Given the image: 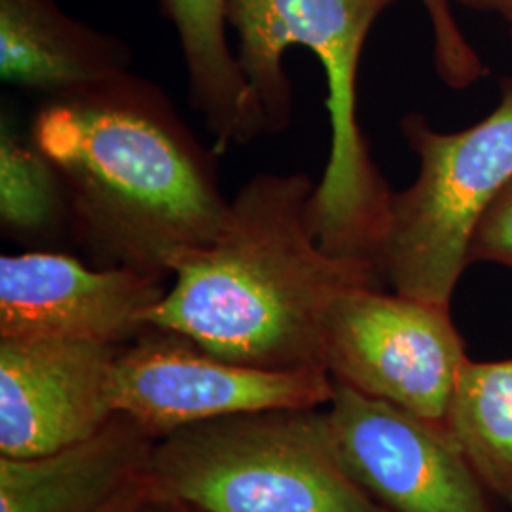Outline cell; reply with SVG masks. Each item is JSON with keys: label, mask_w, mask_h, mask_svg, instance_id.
Instances as JSON below:
<instances>
[{"label": "cell", "mask_w": 512, "mask_h": 512, "mask_svg": "<svg viewBox=\"0 0 512 512\" xmlns=\"http://www.w3.org/2000/svg\"><path fill=\"white\" fill-rule=\"evenodd\" d=\"M31 139L69 200L71 236L97 266L171 275L217 238L230 202L215 158L162 90L128 73L46 99Z\"/></svg>", "instance_id": "6da1fadb"}, {"label": "cell", "mask_w": 512, "mask_h": 512, "mask_svg": "<svg viewBox=\"0 0 512 512\" xmlns=\"http://www.w3.org/2000/svg\"><path fill=\"white\" fill-rule=\"evenodd\" d=\"M315 186L300 171L258 173L243 184L217 238L173 258L175 281L148 327L239 365L327 372L332 302L382 283L365 262L321 247L308 219Z\"/></svg>", "instance_id": "7a4b0ae2"}, {"label": "cell", "mask_w": 512, "mask_h": 512, "mask_svg": "<svg viewBox=\"0 0 512 512\" xmlns=\"http://www.w3.org/2000/svg\"><path fill=\"white\" fill-rule=\"evenodd\" d=\"M397 0H232L230 27L238 59L268 133L287 128L293 88L283 69L291 46L317 55L327 76L330 152L308 207L311 230L325 251L372 260L384 230L391 190L370 158L357 118V78L366 38Z\"/></svg>", "instance_id": "3957f363"}, {"label": "cell", "mask_w": 512, "mask_h": 512, "mask_svg": "<svg viewBox=\"0 0 512 512\" xmlns=\"http://www.w3.org/2000/svg\"><path fill=\"white\" fill-rule=\"evenodd\" d=\"M150 486L200 512H387L351 475L327 408L205 421L156 440Z\"/></svg>", "instance_id": "277c9868"}, {"label": "cell", "mask_w": 512, "mask_h": 512, "mask_svg": "<svg viewBox=\"0 0 512 512\" xmlns=\"http://www.w3.org/2000/svg\"><path fill=\"white\" fill-rule=\"evenodd\" d=\"M416 181L391 192L374 272L391 291L450 306L484 213L512 181V80L486 118L442 133L412 112L401 122Z\"/></svg>", "instance_id": "5b68a950"}, {"label": "cell", "mask_w": 512, "mask_h": 512, "mask_svg": "<svg viewBox=\"0 0 512 512\" xmlns=\"http://www.w3.org/2000/svg\"><path fill=\"white\" fill-rule=\"evenodd\" d=\"M469 361L450 306L359 285L325 321V365L334 384L446 427Z\"/></svg>", "instance_id": "8992f818"}, {"label": "cell", "mask_w": 512, "mask_h": 512, "mask_svg": "<svg viewBox=\"0 0 512 512\" xmlns=\"http://www.w3.org/2000/svg\"><path fill=\"white\" fill-rule=\"evenodd\" d=\"M336 384L319 370H266L205 351L183 334L145 330L110 368L114 414L154 439L205 421L270 410L321 408Z\"/></svg>", "instance_id": "52a82bcc"}, {"label": "cell", "mask_w": 512, "mask_h": 512, "mask_svg": "<svg viewBox=\"0 0 512 512\" xmlns=\"http://www.w3.org/2000/svg\"><path fill=\"white\" fill-rule=\"evenodd\" d=\"M330 427L351 475L387 512H499L448 427L336 384Z\"/></svg>", "instance_id": "ba28073f"}, {"label": "cell", "mask_w": 512, "mask_h": 512, "mask_svg": "<svg viewBox=\"0 0 512 512\" xmlns=\"http://www.w3.org/2000/svg\"><path fill=\"white\" fill-rule=\"evenodd\" d=\"M165 277L88 266L48 249L0 258V338H59L124 348L148 327Z\"/></svg>", "instance_id": "9c48e42d"}, {"label": "cell", "mask_w": 512, "mask_h": 512, "mask_svg": "<svg viewBox=\"0 0 512 512\" xmlns=\"http://www.w3.org/2000/svg\"><path fill=\"white\" fill-rule=\"evenodd\" d=\"M116 346L0 338V458L48 456L95 437L116 416Z\"/></svg>", "instance_id": "30bf717a"}, {"label": "cell", "mask_w": 512, "mask_h": 512, "mask_svg": "<svg viewBox=\"0 0 512 512\" xmlns=\"http://www.w3.org/2000/svg\"><path fill=\"white\" fill-rule=\"evenodd\" d=\"M156 439L114 416L95 437L38 458H0V512H129L150 490Z\"/></svg>", "instance_id": "8fae6325"}, {"label": "cell", "mask_w": 512, "mask_h": 512, "mask_svg": "<svg viewBox=\"0 0 512 512\" xmlns=\"http://www.w3.org/2000/svg\"><path fill=\"white\" fill-rule=\"evenodd\" d=\"M131 55L114 37L67 16L57 0H0V76L46 99L128 73Z\"/></svg>", "instance_id": "7c38bea8"}, {"label": "cell", "mask_w": 512, "mask_h": 512, "mask_svg": "<svg viewBox=\"0 0 512 512\" xmlns=\"http://www.w3.org/2000/svg\"><path fill=\"white\" fill-rule=\"evenodd\" d=\"M183 48L190 103L215 137V152L268 133L238 55L228 44L232 0H160Z\"/></svg>", "instance_id": "4fadbf2b"}, {"label": "cell", "mask_w": 512, "mask_h": 512, "mask_svg": "<svg viewBox=\"0 0 512 512\" xmlns=\"http://www.w3.org/2000/svg\"><path fill=\"white\" fill-rule=\"evenodd\" d=\"M446 427L495 499L512 509V359H469Z\"/></svg>", "instance_id": "5bb4252c"}, {"label": "cell", "mask_w": 512, "mask_h": 512, "mask_svg": "<svg viewBox=\"0 0 512 512\" xmlns=\"http://www.w3.org/2000/svg\"><path fill=\"white\" fill-rule=\"evenodd\" d=\"M0 226L4 238L44 249L71 234V213L54 164L10 120L0 131Z\"/></svg>", "instance_id": "9a60e30c"}, {"label": "cell", "mask_w": 512, "mask_h": 512, "mask_svg": "<svg viewBox=\"0 0 512 512\" xmlns=\"http://www.w3.org/2000/svg\"><path fill=\"white\" fill-rule=\"evenodd\" d=\"M433 31V59L442 82L465 90L488 74V67L469 44L454 18L450 0H421Z\"/></svg>", "instance_id": "2e32d148"}, {"label": "cell", "mask_w": 512, "mask_h": 512, "mask_svg": "<svg viewBox=\"0 0 512 512\" xmlns=\"http://www.w3.org/2000/svg\"><path fill=\"white\" fill-rule=\"evenodd\" d=\"M469 262H494L512 270V181L478 222Z\"/></svg>", "instance_id": "e0dca14e"}, {"label": "cell", "mask_w": 512, "mask_h": 512, "mask_svg": "<svg viewBox=\"0 0 512 512\" xmlns=\"http://www.w3.org/2000/svg\"><path fill=\"white\" fill-rule=\"evenodd\" d=\"M129 512H200L192 507H188L183 501L167 497V495L158 494L152 490H148Z\"/></svg>", "instance_id": "ac0fdd59"}, {"label": "cell", "mask_w": 512, "mask_h": 512, "mask_svg": "<svg viewBox=\"0 0 512 512\" xmlns=\"http://www.w3.org/2000/svg\"><path fill=\"white\" fill-rule=\"evenodd\" d=\"M458 2L473 8V10L497 14L512 27V0H458Z\"/></svg>", "instance_id": "d6986e66"}]
</instances>
